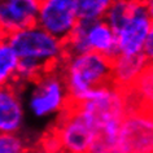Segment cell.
<instances>
[{"label":"cell","mask_w":153,"mask_h":153,"mask_svg":"<svg viewBox=\"0 0 153 153\" xmlns=\"http://www.w3.org/2000/svg\"><path fill=\"white\" fill-rule=\"evenodd\" d=\"M24 97L27 114L40 121H56L73 105L59 69L44 71L25 86Z\"/></svg>","instance_id":"obj_5"},{"label":"cell","mask_w":153,"mask_h":153,"mask_svg":"<svg viewBox=\"0 0 153 153\" xmlns=\"http://www.w3.org/2000/svg\"><path fill=\"white\" fill-rule=\"evenodd\" d=\"M29 153H53V152H51V151H47L45 148H43V147H40L39 144H35L34 147L30 149V152Z\"/></svg>","instance_id":"obj_18"},{"label":"cell","mask_w":153,"mask_h":153,"mask_svg":"<svg viewBox=\"0 0 153 153\" xmlns=\"http://www.w3.org/2000/svg\"><path fill=\"white\" fill-rule=\"evenodd\" d=\"M61 153H86L92 151L97 136L96 128L73 104L51 127Z\"/></svg>","instance_id":"obj_6"},{"label":"cell","mask_w":153,"mask_h":153,"mask_svg":"<svg viewBox=\"0 0 153 153\" xmlns=\"http://www.w3.org/2000/svg\"><path fill=\"white\" fill-rule=\"evenodd\" d=\"M26 118L24 87L17 83L0 86V134L24 132Z\"/></svg>","instance_id":"obj_10"},{"label":"cell","mask_w":153,"mask_h":153,"mask_svg":"<svg viewBox=\"0 0 153 153\" xmlns=\"http://www.w3.org/2000/svg\"><path fill=\"white\" fill-rule=\"evenodd\" d=\"M132 108L153 110V66H148L135 86L127 91Z\"/></svg>","instance_id":"obj_14"},{"label":"cell","mask_w":153,"mask_h":153,"mask_svg":"<svg viewBox=\"0 0 153 153\" xmlns=\"http://www.w3.org/2000/svg\"><path fill=\"white\" fill-rule=\"evenodd\" d=\"M20 57L16 83L22 87L35 81L44 71L59 69L68 55L66 42L45 31L39 25L7 35Z\"/></svg>","instance_id":"obj_1"},{"label":"cell","mask_w":153,"mask_h":153,"mask_svg":"<svg viewBox=\"0 0 153 153\" xmlns=\"http://www.w3.org/2000/svg\"><path fill=\"white\" fill-rule=\"evenodd\" d=\"M78 106L81 113L96 128L97 135H118L126 114L132 108L127 91L109 83L95 90Z\"/></svg>","instance_id":"obj_4"},{"label":"cell","mask_w":153,"mask_h":153,"mask_svg":"<svg viewBox=\"0 0 153 153\" xmlns=\"http://www.w3.org/2000/svg\"><path fill=\"white\" fill-rule=\"evenodd\" d=\"M113 1L114 0H75L79 20L86 22L105 20Z\"/></svg>","instance_id":"obj_15"},{"label":"cell","mask_w":153,"mask_h":153,"mask_svg":"<svg viewBox=\"0 0 153 153\" xmlns=\"http://www.w3.org/2000/svg\"><path fill=\"white\" fill-rule=\"evenodd\" d=\"M144 3H145V7H147V9H148L149 16H151V18L153 20V0H144Z\"/></svg>","instance_id":"obj_19"},{"label":"cell","mask_w":153,"mask_h":153,"mask_svg":"<svg viewBox=\"0 0 153 153\" xmlns=\"http://www.w3.org/2000/svg\"><path fill=\"white\" fill-rule=\"evenodd\" d=\"M59 70L73 104H79L95 90L112 83V60L95 52L68 53Z\"/></svg>","instance_id":"obj_2"},{"label":"cell","mask_w":153,"mask_h":153,"mask_svg":"<svg viewBox=\"0 0 153 153\" xmlns=\"http://www.w3.org/2000/svg\"><path fill=\"white\" fill-rule=\"evenodd\" d=\"M75 0H42L38 24L61 40H68L79 24Z\"/></svg>","instance_id":"obj_9"},{"label":"cell","mask_w":153,"mask_h":153,"mask_svg":"<svg viewBox=\"0 0 153 153\" xmlns=\"http://www.w3.org/2000/svg\"><path fill=\"white\" fill-rule=\"evenodd\" d=\"M86 153H95L94 151H90V152H86Z\"/></svg>","instance_id":"obj_21"},{"label":"cell","mask_w":153,"mask_h":153,"mask_svg":"<svg viewBox=\"0 0 153 153\" xmlns=\"http://www.w3.org/2000/svg\"><path fill=\"white\" fill-rule=\"evenodd\" d=\"M68 53L95 52L113 60L118 55L117 34L106 20L92 22L79 21L66 40Z\"/></svg>","instance_id":"obj_7"},{"label":"cell","mask_w":153,"mask_h":153,"mask_svg":"<svg viewBox=\"0 0 153 153\" xmlns=\"http://www.w3.org/2000/svg\"><path fill=\"white\" fill-rule=\"evenodd\" d=\"M35 144L25 132L0 134V153H29Z\"/></svg>","instance_id":"obj_16"},{"label":"cell","mask_w":153,"mask_h":153,"mask_svg":"<svg viewBox=\"0 0 153 153\" xmlns=\"http://www.w3.org/2000/svg\"><path fill=\"white\" fill-rule=\"evenodd\" d=\"M20 57L5 35L0 36V86L16 83Z\"/></svg>","instance_id":"obj_13"},{"label":"cell","mask_w":153,"mask_h":153,"mask_svg":"<svg viewBox=\"0 0 153 153\" xmlns=\"http://www.w3.org/2000/svg\"><path fill=\"white\" fill-rule=\"evenodd\" d=\"M125 153H153V110L131 108L121 126Z\"/></svg>","instance_id":"obj_8"},{"label":"cell","mask_w":153,"mask_h":153,"mask_svg":"<svg viewBox=\"0 0 153 153\" xmlns=\"http://www.w3.org/2000/svg\"><path fill=\"white\" fill-rule=\"evenodd\" d=\"M147 68L143 55H117L112 60V83L123 91H130Z\"/></svg>","instance_id":"obj_12"},{"label":"cell","mask_w":153,"mask_h":153,"mask_svg":"<svg viewBox=\"0 0 153 153\" xmlns=\"http://www.w3.org/2000/svg\"><path fill=\"white\" fill-rule=\"evenodd\" d=\"M42 0H0V26L3 35L38 24Z\"/></svg>","instance_id":"obj_11"},{"label":"cell","mask_w":153,"mask_h":153,"mask_svg":"<svg viewBox=\"0 0 153 153\" xmlns=\"http://www.w3.org/2000/svg\"><path fill=\"white\" fill-rule=\"evenodd\" d=\"M0 36H3V31H1V26H0Z\"/></svg>","instance_id":"obj_20"},{"label":"cell","mask_w":153,"mask_h":153,"mask_svg":"<svg viewBox=\"0 0 153 153\" xmlns=\"http://www.w3.org/2000/svg\"><path fill=\"white\" fill-rule=\"evenodd\" d=\"M143 56H144L145 61H147L148 66H153V27L151 30V33H149L147 43H145V45H144Z\"/></svg>","instance_id":"obj_17"},{"label":"cell","mask_w":153,"mask_h":153,"mask_svg":"<svg viewBox=\"0 0 153 153\" xmlns=\"http://www.w3.org/2000/svg\"><path fill=\"white\" fill-rule=\"evenodd\" d=\"M105 20L117 34L118 55H143L153 27L144 0H114Z\"/></svg>","instance_id":"obj_3"}]
</instances>
